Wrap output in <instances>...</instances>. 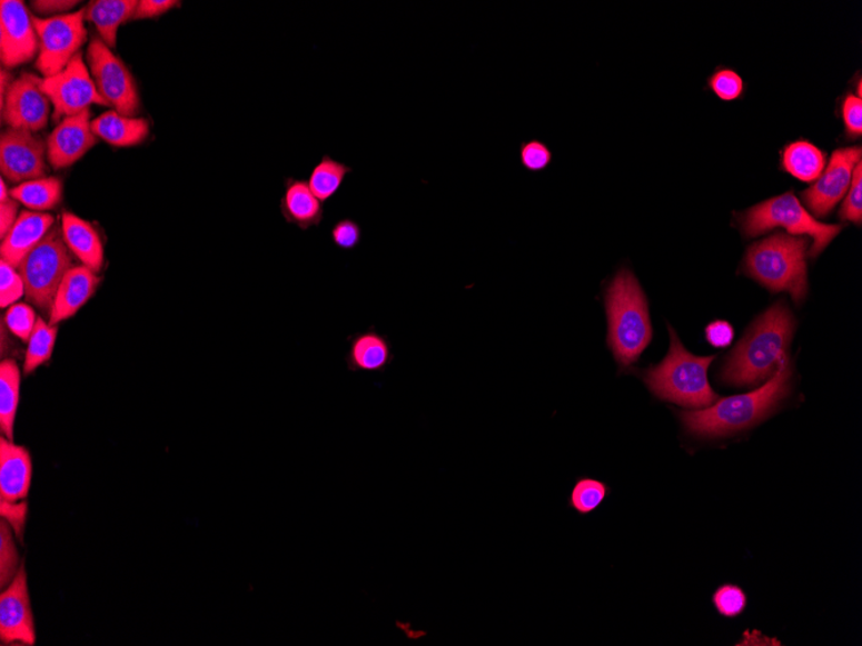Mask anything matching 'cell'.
<instances>
[{
    "label": "cell",
    "instance_id": "cell-23",
    "mask_svg": "<svg viewBox=\"0 0 862 646\" xmlns=\"http://www.w3.org/2000/svg\"><path fill=\"white\" fill-rule=\"evenodd\" d=\"M92 131L112 147L132 148L148 139L150 125L147 119L126 117L110 110L92 120Z\"/></svg>",
    "mask_w": 862,
    "mask_h": 646
},
{
    "label": "cell",
    "instance_id": "cell-35",
    "mask_svg": "<svg viewBox=\"0 0 862 646\" xmlns=\"http://www.w3.org/2000/svg\"><path fill=\"white\" fill-rule=\"evenodd\" d=\"M26 295V285L18 269L6 261H0V306L3 309L18 304Z\"/></svg>",
    "mask_w": 862,
    "mask_h": 646
},
{
    "label": "cell",
    "instance_id": "cell-40",
    "mask_svg": "<svg viewBox=\"0 0 862 646\" xmlns=\"http://www.w3.org/2000/svg\"><path fill=\"white\" fill-rule=\"evenodd\" d=\"M706 341L715 349H726L735 337V330L729 321L715 320L705 329Z\"/></svg>",
    "mask_w": 862,
    "mask_h": 646
},
{
    "label": "cell",
    "instance_id": "cell-29",
    "mask_svg": "<svg viewBox=\"0 0 862 646\" xmlns=\"http://www.w3.org/2000/svg\"><path fill=\"white\" fill-rule=\"evenodd\" d=\"M58 332V326H52L44 319L38 318L34 332L28 342L23 374L27 376L34 374L39 367L51 360Z\"/></svg>",
    "mask_w": 862,
    "mask_h": 646
},
{
    "label": "cell",
    "instance_id": "cell-11",
    "mask_svg": "<svg viewBox=\"0 0 862 646\" xmlns=\"http://www.w3.org/2000/svg\"><path fill=\"white\" fill-rule=\"evenodd\" d=\"M861 157V147L841 148L833 152L824 172L811 188L801 193L811 215L823 218L832 213L848 193L853 169L860 163Z\"/></svg>",
    "mask_w": 862,
    "mask_h": 646
},
{
    "label": "cell",
    "instance_id": "cell-42",
    "mask_svg": "<svg viewBox=\"0 0 862 646\" xmlns=\"http://www.w3.org/2000/svg\"><path fill=\"white\" fill-rule=\"evenodd\" d=\"M77 4H79L77 0H36V2H31L33 10L39 16H46V19L68 14Z\"/></svg>",
    "mask_w": 862,
    "mask_h": 646
},
{
    "label": "cell",
    "instance_id": "cell-4",
    "mask_svg": "<svg viewBox=\"0 0 862 646\" xmlns=\"http://www.w3.org/2000/svg\"><path fill=\"white\" fill-rule=\"evenodd\" d=\"M671 349L660 365L642 371L644 385L654 397L690 409H705L719 400L707 379V369L715 357H696L668 327Z\"/></svg>",
    "mask_w": 862,
    "mask_h": 646
},
{
    "label": "cell",
    "instance_id": "cell-14",
    "mask_svg": "<svg viewBox=\"0 0 862 646\" xmlns=\"http://www.w3.org/2000/svg\"><path fill=\"white\" fill-rule=\"evenodd\" d=\"M42 80L33 74L13 80L2 107L4 122L10 128L36 133L47 127L52 103L42 90Z\"/></svg>",
    "mask_w": 862,
    "mask_h": 646
},
{
    "label": "cell",
    "instance_id": "cell-21",
    "mask_svg": "<svg viewBox=\"0 0 862 646\" xmlns=\"http://www.w3.org/2000/svg\"><path fill=\"white\" fill-rule=\"evenodd\" d=\"M285 186L286 191L280 200V211L286 222L297 226L303 231L319 228L325 221V207L314 196L308 181L289 177Z\"/></svg>",
    "mask_w": 862,
    "mask_h": 646
},
{
    "label": "cell",
    "instance_id": "cell-44",
    "mask_svg": "<svg viewBox=\"0 0 862 646\" xmlns=\"http://www.w3.org/2000/svg\"><path fill=\"white\" fill-rule=\"evenodd\" d=\"M19 201L11 198L6 203H0V238H4L13 228L20 216Z\"/></svg>",
    "mask_w": 862,
    "mask_h": 646
},
{
    "label": "cell",
    "instance_id": "cell-15",
    "mask_svg": "<svg viewBox=\"0 0 862 646\" xmlns=\"http://www.w3.org/2000/svg\"><path fill=\"white\" fill-rule=\"evenodd\" d=\"M0 640L7 644H36L33 610H31L26 567L0 595Z\"/></svg>",
    "mask_w": 862,
    "mask_h": 646
},
{
    "label": "cell",
    "instance_id": "cell-5",
    "mask_svg": "<svg viewBox=\"0 0 862 646\" xmlns=\"http://www.w3.org/2000/svg\"><path fill=\"white\" fill-rule=\"evenodd\" d=\"M809 240L776 232L747 248L744 271L773 294H791L800 305L809 292Z\"/></svg>",
    "mask_w": 862,
    "mask_h": 646
},
{
    "label": "cell",
    "instance_id": "cell-32",
    "mask_svg": "<svg viewBox=\"0 0 862 646\" xmlns=\"http://www.w3.org/2000/svg\"><path fill=\"white\" fill-rule=\"evenodd\" d=\"M37 322V314L28 304L18 302L10 306L3 317V326L23 342H29Z\"/></svg>",
    "mask_w": 862,
    "mask_h": 646
},
{
    "label": "cell",
    "instance_id": "cell-25",
    "mask_svg": "<svg viewBox=\"0 0 862 646\" xmlns=\"http://www.w3.org/2000/svg\"><path fill=\"white\" fill-rule=\"evenodd\" d=\"M826 166V155L807 140L787 143L781 150L780 167L803 182H815Z\"/></svg>",
    "mask_w": 862,
    "mask_h": 646
},
{
    "label": "cell",
    "instance_id": "cell-12",
    "mask_svg": "<svg viewBox=\"0 0 862 646\" xmlns=\"http://www.w3.org/2000/svg\"><path fill=\"white\" fill-rule=\"evenodd\" d=\"M47 143L36 133L23 129H7L0 140V169L11 183L43 179Z\"/></svg>",
    "mask_w": 862,
    "mask_h": 646
},
{
    "label": "cell",
    "instance_id": "cell-34",
    "mask_svg": "<svg viewBox=\"0 0 862 646\" xmlns=\"http://www.w3.org/2000/svg\"><path fill=\"white\" fill-rule=\"evenodd\" d=\"M707 85L723 101L737 100L745 92L744 79L730 68L716 69L712 77H709Z\"/></svg>",
    "mask_w": 862,
    "mask_h": 646
},
{
    "label": "cell",
    "instance_id": "cell-27",
    "mask_svg": "<svg viewBox=\"0 0 862 646\" xmlns=\"http://www.w3.org/2000/svg\"><path fill=\"white\" fill-rule=\"evenodd\" d=\"M62 193V181L58 177H43L16 186L11 190V198L26 206L29 211L46 213L61 203Z\"/></svg>",
    "mask_w": 862,
    "mask_h": 646
},
{
    "label": "cell",
    "instance_id": "cell-28",
    "mask_svg": "<svg viewBox=\"0 0 862 646\" xmlns=\"http://www.w3.org/2000/svg\"><path fill=\"white\" fill-rule=\"evenodd\" d=\"M353 172V167L334 159L329 155H325L311 169L308 180L309 188L321 203H326V201L335 198L336 193L341 190L348 176Z\"/></svg>",
    "mask_w": 862,
    "mask_h": 646
},
{
    "label": "cell",
    "instance_id": "cell-1",
    "mask_svg": "<svg viewBox=\"0 0 862 646\" xmlns=\"http://www.w3.org/2000/svg\"><path fill=\"white\" fill-rule=\"evenodd\" d=\"M795 319L785 301H779L756 320L729 355L721 381L733 387H754L775 376L786 357Z\"/></svg>",
    "mask_w": 862,
    "mask_h": 646
},
{
    "label": "cell",
    "instance_id": "cell-18",
    "mask_svg": "<svg viewBox=\"0 0 862 646\" xmlns=\"http://www.w3.org/2000/svg\"><path fill=\"white\" fill-rule=\"evenodd\" d=\"M100 282V277L91 269L83 265L75 266L63 277L58 292H56L50 315H48V322L52 326H59L62 321L75 317L91 300Z\"/></svg>",
    "mask_w": 862,
    "mask_h": 646
},
{
    "label": "cell",
    "instance_id": "cell-17",
    "mask_svg": "<svg viewBox=\"0 0 862 646\" xmlns=\"http://www.w3.org/2000/svg\"><path fill=\"white\" fill-rule=\"evenodd\" d=\"M33 463L27 448L0 439V503L20 504L29 496Z\"/></svg>",
    "mask_w": 862,
    "mask_h": 646
},
{
    "label": "cell",
    "instance_id": "cell-31",
    "mask_svg": "<svg viewBox=\"0 0 862 646\" xmlns=\"http://www.w3.org/2000/svg\"><path fill=\"white\" fill-rule=\"evenodd\" d=\"M20 556L16 548L11 525L6 519L0 524V585L6 588L18 575Z\"/></svg>",
    "mask_w": 862,
    "mask_h": 646
},
{
    "label": "cell",
    "instance_id": "cell-30",
    "mask_svg": "<svg viewBox=\"0 0 862 646\" xmlns=\"http://www.w3.org/2000/svg\"><path fill=\"white\" fill-rule=\"evenodd\" d=\"M611 495L606 483L593 478H579L569 496V507L579 515H589L603 505Z\"/></svg>",
    "mask_w": 862,
    "mask_h": 646
},
{
    "label": "cell",
    "instance_id": "cell-38",
    "mask_svg": "<svg viewBox=\"0 0 862 646\" xmlns=\"http://www.w3.org/2000/svg\"><path fill=\"white\" fill-rule=\"evenodd\" d=\"M519 158L527 171L542 172L551 166L553 152L545 142L534 139L521 145Z\"/></svg>",
    "mask_w": 862,
    "mask_h": 646
},
{
    "label": "cell",
    "instance_id": "cell-36",
    "mask_svg": "<svg viewBox=\"0 0 862 646\" xmlns=\"http://www.w3.org/2000/svg\"><path fill=\"white\" fill-rule=\"evenodd\" d=\"M329 237H331L336 248L345 250V252H353V250L359 247L361 238H364V231H361V226L356 220L346 217L333 226Z\"/></svg>",
    "mask_w": 862,
    "mask_h": 646
},
{
    "label": "cell",
    "instance_id": "cell-26",
    "mask_svg": "<svg viewBox=\"0 0 862 646\" xmlns=\"http://www.w3.org/2000/svg\"><path fill=\"white\" fill-rule=\"evenodd\" d=\"M21 390V370L13 359L0 365V427L7 439L13 440L16 415Z\"/></svg>",
    "mask_w": 862,
    "mask_h": 646
},
{
    "label": "cell",
    "instance_id": "cell-22",
    "mask_svg": "<svg viewBox=\"0 0 862 646\" xmlns=\"http://www.w3.org/2000/svg\"><path fill=\"white\" fill-rule=\"evenodd\" d=\"M61 232L70 252L86 268L96 274L100 272L103 266V245L93 226L83 218L67 212L61 218Z\"/></svg>",
    "mask_w": 862,
    "mask_h": 646
},
{
    "label": "cell",
    "instance_id": "cell-8",
    "mask_svg": "<svg viewBox=\"0 0 862 646\" xmlns=\"http://www.w3.org/2000/svg\"><path fill=\"white\" fill-rule=\"evenodd\" d=\"M87 63L96 88L109 107L119 115L136 118L140 112V93L126 63L102 42L93 38L87 50Z\"/></svg>",
    "mask_w": 862,
    "mask_h": 646
},
{
    "label": "cell",
    "instance_id": "cell-41",
    "mask_svg": "<svg viewBox=\"0 0 862 646\" xmlns=\"http://www.w3.org/2000/svg\"><path fill=\"white\" fill-rule=\"evenodd\" d=\"M180 2H174V0H141L136 7V11L132 20H148L156 19L159 16L171 11L172 8L179 6Z\"/></svg>",
    "mask_w": 862,
    "mask_h": 646
},
{
    "label": "cell",
    "instance_id": "cell-13",
    "mask_svg": "<svg viewBox=\"0 0 862 646\" xmlns=\"http://www.w3.org/2000/svg\"><path fill=\"white\" fill-rule=\"evenodd\" d=\"M39 40L33 16L20 0L0 3V54L4 68H16L33 60Z\"/></svg>",
    "mask_w": 862,
    "mask_h": 646
},
{
    "label": "cell",
    "instance_id": "cell-39",
    "mask_svg": "<svg viewBox=\"0 0 862 646\" xmlns=\"http://www.w3.org/2000/svg\"><path fill=\"white\" fill-rule=\"evenodd\" d=\"M842 119L845 127V136L849 139H860L862 135V101L855 93L843 97L841 105Z\"/></svg>",
    "mask_w": 862,
    "mask_h": 646
},
{
    "label": "cell",
    "instance_id": "cell-6",
    "mask_svg": "<svg viewBox=\"0 0 862 646\" xmlns=\"http://www.w3.org/2000/svg\"><path fill=\"white\" fill-rule=\"evenodd\" d=\"M741 230L746 237L753 238L776 228H784L794 237L809 236L813 239V246L809 252L811 258L818 257L832 244V240L843 229L842 225H828L816 220L807 209L801 205V200L793 191L783 196L771 198L762 203L749 208L740 215Z\"/></svg>",
    "mask_w": 862,
    "mask_h": 646
},
{
    "label": "cell",
    "instance_id": "cell-7",
    "mask_svg": "<svg viewBox=\"0 0 862 646\" xmlns=\"http://www.w3.org/2000/svg\"><path fill=\"white\" fill-rule=\"evenodd\" d=\"M75 268L70 250L59 228H53L31 252L23 258L18 271L26 285V296L36 308L50 315L56 292L68 271Z\"/></svg>",
    "mask_w": 862,
    "mask_h": 646
},
{
    "label": "cell",
    "instance_id": "cell-33",
    "mask_svg": "<svg viewBox=\"0 0 862 646\" xmlns=\"http://www.w3.org/2000/svg\"><path fill=\"white\" fill-rule=\"evenodd\" d=\"M713 604L724 618H737L747 607V596L737 585L724 584L715 589Z\"/></svg>",
    "mask_w": 862,
    "mask_h": 646
},
{
    "label": "cell",
    "instance_id": "cell-43",
    "mask_svg": "<svg viewBox=\"0 0 862 646\" xmlns=\"http://www.w3.org/2000/svg\"><path fill=\"white\" fill-rule=\"evenodd\" d=\"M2 515L16 530V535L21 537L27 520V504H2Z\"/></svg>",
    "mask_w": 862,
    "mask_h": 646
},
{
    "label": "cell",
    "instance_id": "cell-3",
    "mask_svg": "<svg viewBox=\"0 0 862 646\" xmlns=\"http://www.w3.org/2000/svg\"><path fill=\"white\" fill-rule=\"evenodd\" d=\"M604 305L608 349L620 370L630 369L641 359L654 336L647 296L632 270H618L606 289Z\"/></svg>",
    "mask_w": 862,
    "mask_h": 646
},
{
    "label": "cell",
    "instance_id": "cell-16",
    "mask_svg": "<svg viewBox=\"0 0 862 646\" xmlns=\"http://www.w3.org/2000/svg\"><path fill=\"white\" fill-rule=\"evenodd\" d=\"M90 110L62 119L47 140V159L55 169L68 168L90 151L99 139L92 131Z\"/></svg>",
    "mask_w": 862,
    "mask_h": 646
},
{
    "label": "cell",
    "instance_id": "cell-10",
    "mask_svg": "<svg viewBox=\"0 0 862 646\" xmlns=\"http://www.w3.org/2000/svg\"><path fill=\"white\" fill-rule=\"evenodd\" d=\"M42 90L52 103L56 122L90 110L88 108L91 105L109 107L96 88L90 69L80 53L59 74L43 78Z\"/></svg>",
    "mask_w": 862,
    "mask_h": 646
},
{
    "label": "cell",
    "instance_id": "cell-45",
    "mask_svg": "<svg viewBox=\"0 0 862 646\" xmlns=\"http://www.w3.org/2000/svg\"><path fill=\"white\" fill-rule=\"evenodd\" d=\"M13 80L10 74H7L6 70H2V77H0V100H2V107L6 101V96L10 91Z\"/></svg>",
    "mask_w": 862,
    "mask_h": 646
},
{
    "label": "cell",
    "instance_id": "cell-19",
    "mask_svg": "<svg viewBox=\"0 0 862 646\" xmlns=\"http://www.w3.org/2000/svg\"><path fill=\"white\" fill-rule=\"evenodd\" d=\"M55 217L50 213L23 211L13 228L2 239L0 256L7 264L18 269L31 250L53 229Z\"/></svg>",
    "mask_w": 862,
    "mask_h": 646
},
{
    "label": "cell",
    "instance_id": "cell-37",
    "mask_svg": "<svg viewBox=\"0 0 862 646\" xmlns=\"http://www.w3.org/2000/svg\"><path fill=\"white\" fill-rule=\"evenodd\" d=\"M862 161L853 169L851 185L841 207L840 217L842 221H850L861 225L862 221Z\"/></svg>",
    "mask_w": 862,
    "mask_h": 646
},
{
    "label": "cell",
    "instance_id": "cell-46",
    "mask_svg": "<svg viewBox=\"0 0 862 646\" xmlns=\"http://www.w3.org/2000/svg\"><path fill=\"white\" fill-rule=\"evenodd\" d=\"M11 199V191L7 189L6 181H0V203H6V201Z\"/></svg>",
    "mask_w": 862,
    "mask_h": 646
},
{
    "label": "cell",
    "instance_id": "cell-20",
    "mask_svg": "<svg viewBox=\"0 0 862 646\" xmlns=\"http://www.w3.org/2000/svg\"><path fill=\"white\" fill-rule=\"evenodd\" d=\"M348 342L345 362L353 374H384L394 360L389 339L377 334L374 327L350 336Z\"/></svg>",
    "mask_w": 862,
    "mask_h": 646
},
{
    "label": "cell",
    "instance_id": "cell-9",
    "mask_svg": "<svg viewBox=\"0 0 862 646\" xmlns=\"http://www.w3.org/2000/svg\"><path fill=\"white\" fill-rule=\"evenodd\" d=\"M85 10L58 18H39L33 22L39 40L37 69L44 78L59 74L86 43Z\"/></svg>",
    "mask_w": 862,
    "mask_h": 646
},
{
    "label": "cell",
    "instance_id": "cell-2",
    "mask_svg": "<svg viewBox=\"0 0 862 646\" xmlns=\"http://www.w3.org/2000/svg\"><path fill=\"white\" fill-rule=\"evenodd\" d=\"M793 368L785 358L770 381L753 392L716 400L712 407L680 414L684 429L698 438H726L769 418L792 391Z\"/></svg>",
    "mask_w": 862,
    "mask_h": 646
},
{
    "label": "cell",
    "instance_id": "cell-24",
    "mask_svg": "<svg viewBox=\"0 0 862 646\" xmlns=\"http://www.w3.org/2000/svg\"><path fill=\"white\" fill-rule=\"evenodd\" d=\"M137 4V0H96L88 3L85 19L93 23L105 44L116 48L118 30L133 19Z\"/></svg>",
    "mask_w": 862,
    "mask_h": 646
}]
</instances>
